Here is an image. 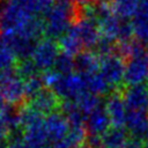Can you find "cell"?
I'll list each match as a JSON object with an SVG mask.
<instances>
[{"label": "cell", "instance_id": "obj_1", "mask_svg": "<svg viewBox=\"0 0 148 148\" xmlns=\"http://www.w3.org/2000/svg\"><path fill=\"white\" fill-rule=\"evenodd\" d=\"M0 89L8 104L18 106L25 102L24 80L20 77L16 66L0 72Z\"/></svg>", "mask_w": 148, "mask_h": 148}, {"label": "cell", "instance_id": "obj_2", "mask_svg": "<svg viewBox=\"0 0 148 148\" xmlns=\"http://www.w3.org/2000/svg\"><path fill=\"white\" fill-rule=\"evenodd\" d=\"M52 89L61 101H76L82 94L88 91L84 76L79 73L60 75Z\"/></svg>", "mask_w": 148, "mask_h": 148}, {"label": "cell", "instance_id": "obj_3", "mask_svg": "<svg viewBox=\"0 0 148 148\" xmlns=\"http://www.w3.org/2000/svg\"><path fill=\"white\" fill-rule=\"evenodd\" d=\"M125 69V60L118 54L112 53L109 56L99 57V72L113 88L118 87L124 81Z\"/></svg>", "mask_w": 148, "mask_h": 148}, {"label": "cell", "instance_id": "obj_4", "mask_svg": "<svg viewBox=\"0 0 148 148\" xmlns=\"http://www.w3.org/2000/svg\"><path fill=\"white\" fill-rule=\"evenodd\" d=\"M58 54H59L58 43H56V40L53 39L44 38L38 42L31 59L36 64L39 72H45L53 68Z\"/></svg>", "mask_w": 148, "mask_h": 148}, {"label": "cell", "instance_id": "obj_5", "mask_svg": "<svg viewBox=\"0 0 148 148\" xmlns=\"http://www.w3.org/2000/svg\"><path fill=\"white\" fill-rule=\"evenodd\" d=\"M148 81V51L131 58L126 64L124 82L127 86L141 84Z\"/></svg>", "mask_w": 148, "mask_h": 148}, {"label": "cell", "instance_id": "obj_6", "mask_svg": "<svg viewBox=\"0 0 148 148\" xmlns=\"http://www.w3.org/2000/svg\"><path fill=\"white\" fill-rule=\"evenodd\" d=\"M125 128L132 139L140 142L148 141V112L141 110H127Z\"/></svg>", "mask_w": 148, "mask_h": 148}, {"label": "cell", "instance_id": "obj_7", "mask_svg": "<svg viewBox=\"0 0 148 148\" xmlns=\"http://www.w3.org/2000/svg\"><path fill=\"white\" fill-rule=\"evenodd\" d=\"M44 127L47 134V139L51 143L61 141L69 131V124L67 118L61 112H53L45 117Z\"/></svg>", "mask_w": 148, "mask_h": 148}, {"label": "cell", "instance_id": "obj_8", "mask_svg": "<svg viewBox=\"0 0 148 148\" xmlns=\"http://www.w3.org/2000/svg\"><path fill=\"white\" fill-rule=\"evenodd\" d=\"M75 25L83 46L87 49H95L102 37L97 20L90 17H79Z\"/></svg>", "mask_w": 148, "mask_h": 148}, {"label": "cell", "instance_id": "obj_9", "mask_svg": "<svg viewBox=\"0 0 148 148\" xmlns=\"http://www.w3.org/2000/svg\"><path fill=\"white\" fill-rule=\"evenodd\" d=\"M60 102L61 99L50 88H43L31 98H29V105L44 116L56 112L60 106Z\"/></svg>", "mask_w": 148, "mask_h": 148}, {"label": "cell", "instance_id": "obj_10", "mask_svg": "<svg viewBox=\"0 0 148 148\" xmlns=\"http://www.w3.org/2000/svg\"><path fill=\"white\" fill-rule=\"evenodd\" d=\"M105 109L110 117L112 127H125L128 109L124 101L123 94H119L118 91L111 92L105 102Z\"/></svg>", "mask_w": 148, "mask_h": 148}, {"label": "cell", "instance_id": "obj_11", "mask_svg": "<svg viewBox=\"0 0 148 148\" xmlns=\"http://www.w3.org/2000/svg\"><path fill=\"white\" fill-rule=\"evenodd\" d=\"M127 109L148 112V86L147 83L127 86L123 92Z\"/></svg>", "mask_w": 148, "mask_h": 148}, {"label": "cell", "instance_id": "obj_12", "mask_svg": "<svg viewBox=\"0 0 148 148\" xmlns=\"http://www.w3.org/2000/svg\"><path fill=\"white\" fill-rule=\"evenodd\" d=\"M111 120L105 106L99 105L87 116L84 127L88 134L102 136L109 128H111Z\"/></svg>", "mask_w": 148, "mask_h": 148}, {"label": "cell", "instance_id": "obj_13", "mask_svg": "<svg viewBox=\"0 0 148 148\" xmlns=\"http://www.w3.org/2000/svg\"><path fill=\"white\" fill-rule=\"evenodd\" d=\"M47 141L44 121L23 128V143L27 148H44Z\"/></svg>", "mask_w": 148, "mask_h": 148}, {"label": "cell", "instance_id": "obj_14", "mask_svg": "<svg viewBox=\"0 0 148 148\" xmlns=\"http://www.w3.org/2000/svg\"><path fill=\"white\" fill-rule=\"evenodd\" d=\"M75 71L81 75H89L99 71V57L89 50L82 51L74 58Z\"/></svg>", "mask_w": 148, "mask_h": 148}, {"label": "cell", "instance_id": "obj_15", "mask_svg": "<svg viewBox=\"0 0 148 148\" xmlns=\"http://www.w3.org/2000/svg\"><path fill=\"white\" fill-rule=\"evenodd\" d=\"M58 46L61 50V52L68 53L71 56H76L80 52H82V49L84 46L79 36L75 23H73L72 27L67 30V32L64 34L58 39Z\"/></svg>", "mask_w": 148, "mask_h": 148}, {"label": "cell", "instance_id": "obj_16", "mask_svg": "<svg viewBox=\"0 0 148 148\" xmlns=\"http://www.w3.org/2000/svg\"><path fill=\"white\" fill-rule=\"evenodd\" d=\"M86 83H87V89L88 91L95 94V95H105V94H111L113 90V87L109 83V81L104 77V75L98 71L89 75H83Z\"/></svg>", "mask_w": 148, "mask_h": 148}, {"label": "cell", "instance_id": "obj_17", "mask_svg": "<svg viewBox=\"0 0 148 148\" xmlns=\"http://www.w3.org/2000/svg\"><path fill=\"white\" fill-rule=\"evenodd\" d=\"M128 132L125 127H111L102 135L103 148H121L128 140Z\"/></svg>", "mask_w": 148, "mask_h": 148}, {"label": "cell", "instance_id": "obj_18", "mask_svg": "<svg viewBox=\"0 0 148 148\" xmlns=\"http://www.w3.org/2000/svg\"><path fill=\"white\" fill-rule=\"evenodd\" d=\"M114 14L123 20L134 17L139 10V0H111Z\"/></svg>", "mask_w": 148, "mask_h": 148}, {"label": "cell", "instance_id": "obj_19", "mask_svg": "<svg viewBox=\"0 0 148 148\" xmlns=\"http://www.w3.org/2000/svg\"><path fill=\"white\" fill-rule=\"evenodd\" d=\"M120 20L116 14H111L104 18L98 20V27L101 30V34L103 37H106L111 40L117 42Z\"/></svg>", "mask_w": 148, "mask_h": 148}, {"label": "cell", "instance_id": "obj_20", "mask_svg": "<svg viewBox=\"0 0 148 148\" xmlns=\"http://www.w3.org/2000/svg\"><path fill=\"white\" fill-rule=\"evenodd\" d=\"M131 22L133 25L135 39L143 43L145 45H148V16L136 13Z\"/></svg>", "mask_w": 148, "mask_h": 148}, {"label": "cell", "instance_id": "obj_21", "mask_svg": "<svg viewBox=\"0 0 148 148\" xmlns=\"http://www.w3.org/2000/svg\"><path fill=\"white\" fill-rule=\"evenodd\" d=\"M20 116H21V126L22 128H25L28 126L35 125L37 123L44 121V114L31 108L29 104L23 105L20 108Z\"/></svg>", "mask_w": 148, "mask_h": 148}, {"label": "cell", "instance_id": "obj_22", "mask_svg": "<svg viewBox=\"0 0 148 148\" xmlns=\"http://www.w3.org/2000/svg\"><path fill=\"white\" fill-rule=\"evenodd\" d=\"M75 102L86 116H88L90 112H92L95 109H97L101 105L99 96L95 95L90 91H86L84 94H82Z\"/></svg>", "mask_w": 148, "mask_h": 148}, {"label": "cell", "instance_id": "obj_23", "mask_svg": "<svg viewBox=\"0 0 148 148\" xmlns=\"http://www.w3.org/2000/svg\"><path fill=\"white\" fill-rule=\"evenodd\" d=\"M53 69L58 72L60 75H67V74L73 73L75 69V62H74L73 56L65 53V52H59L54 61Z\"/></svg>", "mask_w": 148, "mask_h": 148}, {"label": "cell", "instance_id": "obj_24", "mask_svg": "<svg viewBox=\"0 0 148 148\" xmlns=\"http://www.w3.org/2000/svg\"><path fill=\"white\" fill-rule=\"evenodd\" d=\"M16 71L20 75V77L23 80L36 76V75H38V72H39V69L37 68L36 64L34 62V60L31 58L18 60V62L16 65Z\"/></svg>", "mask_w": 148, "mask_h": 148}, {"label": "cell", "instance_id": "obj_25", "mask_svg": "<svg viewBox=\"0 0 148 148\" xmlns=\"http://www.w3.org/2000/svg\"><path fill=\"white\" fill-rule=\"evenodd\" d=\"M17 60V57L9 47L0 45V72L15 67L18 62Z\"/></svg>", "mask_w": 148, "mask_h": 148}, {"label": "cell", "instance_id": "obj_26", "mask_svg": "<svg viewBox=\"0 0 148 148\" xmlns=\"http://www.w3.org/2000/svg\"><path fill=\"white\" fill-rule=\"evenodd\" d=\"M44 82L42 80L40 75H36L32 77H29L24 80V91H25V97L31 98L34 95H36L38 91H40L44 88Z\"/></svg>", "mask_w": 148, "mask_h": 148}, {"label": "cell", "instance_id": "obj_27", "mask_svg": "<svg viewBox=\"0 0 148 148\" xmlns=\"http://www.w3.org/2000/svg\"><path fill=\"white\" fill-rule=\"evenodd\" d=\"M133 36H134V31H133L132 22L128 20L121 18L120 25H119V31H118V37H117V43L131 42Z\"/></svg>", "mask_w": 148, "mask_h": 148}, {"label": "cell", "instance_id": "obj_28", "mask_svg": "<svg viewBox=\"0 0 148 148\" xmlns=\"http://www.w3.org/2000/svg\"><path fill=\"white\" fill-rule=\"evenodd\" d=\"M40 76H42V80H43L44 84L46 86V88H52L54 86V83L58 81V79L60 77V74L52 68V69L42 72Z\"/></svg>", "mask_w": 148, "mask_h": 148}, {"label": "cell", "instance_id": "obj_29", "mask_svg": "<svg viewBox=\"0 0 148 148\" xmlns=\"http://www.w3.org/2000/svg\"><path fill=\"white\" fill-rule=\"evenodd\" d=\"M9 134H10L9 127H8V125L5 120L2 110H0V142H3L6 140H8Z\"/></svg>", "mask_w": 148, "mask_h": 148}, {"label": "cell", "instance_id": "obj_30", "mask_svg": "<svg viewBox=\"0 0 148 148\" xmlns=\"http://www.w3.org/2000/svg\"><path fill=\"white\" fill-rule=\"evenodd\" d=\"M121 148H142V142H140V141L134 140V139L131 138L130 140H127L124 143V146Z\"/></svg>", "mask_w": 148, "mask_h": 148}, {"label": "cell", "instance_id": "obj_31", "mask_svg": "<svg viewBox=\"0 0 148 148\" xmlns=\"http://www.w3.org/2000/svg\"><path fill=\"white\" fill-rule=\"evenodd\" d=\"M138 13L148 16V0H142V1H140Z\"/></svg>", "mask_w": 148, "mask_h": 148}, {"label": "cell", "instance_id": "obj_32", "mask_svg": "<svg viewBox=\"0 0 148 148\" xmlns=\"http://www.w3.org/2000/svg\"><path fill=\"white\" fill-rule=\"evenodd\" d=\"M7 148H27L23 141H9L7 143Z\"/></svg>", "mask_w": 148, "mask_h": 148}, {"label": "cell", "instance_id": "obj_33", "mask_svg": "<svg viewBox=\"0 0 148 148\" xmlns=\"http://www.w3.org/2000/svg\"><path fill=\"white\" fill-rule=\"evenodd\" d=\"M6 103V99H5V97H3V94H2V91H1V89H0V110L6 105L5 104Z\"/></svg>", "mask_w": 148, "mask_h": 148}, {"label": "cell", "instance_id": "obj_34", "mask_svg": "<svg viewBox=\"0 0 148 148\" xmlns=\"http://www.w3.org/2000/svg\"><path fill=\"white\" fill-rule=\"evenodd\" d=\"M84 1H87V2H97V1H99V0H84Z\"/></svg>", "mask_w": 148, "mask_h": 148}, {"label": "cell", "instance_id": "obj_35", "mask_svg": "<svg viewBox=\"0 0 148 148\" xmlns=\"http://www.w3.org/2000/svg\"><path fill=\"white\" fill-rule=\"evenodd\" d=\"M142 148H148V141H147L145 145H142Z\"/></svg>", "mask_w": 148, "mask_h": 148}, {"label": "cell", "instance_id": "obj_36", "mask_svg": "<svg viewBox=\"0 0 148 148\" xmlns=\"http://www.w3.org/2000/svg\"><path fill=\"white\" fill-rule=\"evenodd\" d=\"M44 148H53V147H52V145H46Z\"/></svg>", "mask_w": 148, "mask_h": 148}, {"label": "cell", "instance_id": "obj_37", "mask_svg": "<svg viewBox=\"0 0 148 148\" xmlns=\"http://www.w3.org/2000/svg\"><path fill=\"white\" fill-rule=\"evenodd\" d=\"M80 148H88V147H87L86 145H83V146H82V147H80Z\"/></svg>", "mask_w": 148, "mask_h": 148}, {"label": "cell", "instance_id": "obj_38", "mask_svg": "<svg viewBox=\"0 0 148 148\" xmlns=\"http://www.w3.org/2000/svg\"><path fill=\"white\" fill-rule=\"evenodd\" d=\"M139 1H142V0H139Z\"/></svg>", "mask_w": 148, "mask_h": 148}]
</instances>
